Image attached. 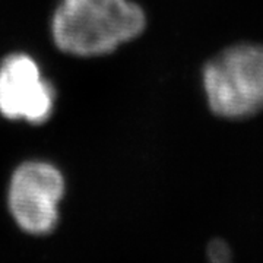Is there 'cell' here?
I'll return each instance as SVG.
<instances>
[{"label":"cell","instance_id":"obj_1","mask_svg":"<svg viewBox=\"0 0 263 263\" xmlns=\"http://www.w3.org/2000/svg\"><path fill=\"white\" fill-rule=\"evenodd\" d=\"M146 19L130 0H62L53 16L57 47L73 56H101L136 38Z\"/></svg>","mask_w":263,"mask_h":263},{"label":"cell","instance_id":"obj_2","mask_svg":"<svg viewBox=\"0 0 263 263\" xmlns=\"http://www.w3.org/2000/svg\"><path fill=\"white\" fill-rule=\"evenodd\" d=\"M209 107L218 116L243 119L263 110V46L224 50L203 70Z\"/></svg>","mask_w":263,"mask_h":263},{"label":"cell","instance_id":"obj_3","mask_svg":"<svg viewBox=\"0 0 263 263\" xmlns=\"http://www.w3.org/2000/svg\"><path fill=\"white\" fill-rule=\"evenodd\" d=\"M63 193L65 180L54 165L29 161L19 165L10 180V212L27 233L46 234L56 226Z\"/></svg>","mask_w":263,"mask_h":263},{"label":"cell","instance_id":"obj_4","mask_svg":"<svg viewBox=\"0 0 263 263\" xmlns=\"http://www.w3.org/2000/svg\"><path fill=\"white\" fill-rule=\"evenodd\" d=\"M54 89L32 57L8 56L0 66V113L13 120L43 123L53 113Z\"/></svg>","mask_w":263,"mask_h":263},{"label":"cell","instance_id":"obj_5","mask_svg":"<svg viewBox=\"0 0 263 263\" xmlns=\"http://www.w3.org/2000/svg\"><path fill=\"white\" fill-rule=\"evenodd\" d=\"M208 256L211 263H231V253L230 247L221 241V240H214L209 247H208Z\"/></svg>","mask_w":263,"mask_h":263}]
</instances>
